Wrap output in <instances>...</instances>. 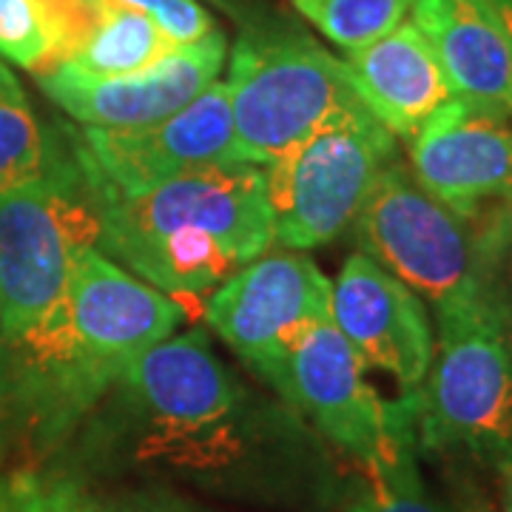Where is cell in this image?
Returning a JSON list of instances; mask_svg holds the SVG:
<instances>
[{
    "mask_svg": "<svg viewBox=\"0 0 512 512\" xmlns=\"http://www.w3.org/2000/svg\"><path fill=\"white\" fill-rule=\"evenodd\" d=\"M89 3H111V6L140 12L154 20L165 35L180 46L197 43L220 29L214 15L202 6L200 0H89Z\"/></svg>",
    "mask_w": 512,
    "mask_h": 512,
    "instance_id": "603a6c76",
    "label": "cell"
},
{
    "mask_svg": "<svg viewBox=\"0 0 512 512\" xmlns=\"http://www.w3.org/2000/svg\"><path fill=\"white\" fill-rule=\"evenodd\" d=\"M339 52H356L410 18L413 0H291Z\"/></svg>",
    "mask_w": 512,
    "mask_h": 512,
    "instance_id": "44dd1931",
    "label": "cell"
},
{
    "mask_svg": "<svg viewBox=\"0 0 512 512\" xmlns=\"http://www.w3.org/2000/svg\"><path fill=\"white\" fill-rule=\"evenodd\" d=\"M103 501L114 512H217L205 507L200 501H191L177 490H163V487H123L117 493L103 495Z\"/></svg>",
    "mask_w": 512,
    "mask_h": 512,
    "instance_id": "cb8c5ba5",
    "label": "cell"
},
{
    "mask_svg": "<svg viewBox=\"0 0 512 512\" xmlns=\"http://www.w3.org/2000/svg\"><path fill=\"white\" fill-rule=\"evenodd\" d=\"M262 382L359 467L376 464L399 444L416 439L410 393L399 402H384L367 382L362 359L330 319L308 330Z\"/></svg>",
    "mask_w": 512,
    "mask_h": 512,
    "instance_id": "9c48e42d",
    "label": "cell"
},
{
    "mask_svg": "<svg viewBox=\"0 0 512 512\" xmlns=\"http://www.w3.org/2000/svg\"><path fill=\"white\" fill-rule=\"evenodd\" d=\"M498 473V512H512V458L495 464Z\"/></svg>",
    "mask_w": 512,
    "mask_h": 512,
    "instance_id": "484cf974",
    "label": "cell"
},
{
    "mask_svg": "<svg viewBox=\"0 0 512 512\" xmlns=\"http://www.w3.org/2000/svg\"><path fill=\"white\" fill-rule=\"evenodd\" d=\"M228 103L239 163L268 168L311 134L367 106L345 60L282 20H251L231 49Z\"/></svg>",
    "mask_w": 512,
    "mask_h": 512,
    "instance_id": "277c9868",
    "label": "cell"
},
{
    "mask_svg": "<svg viewBox=\"0 0 512 512\" xmlns=\"http://www.w3.org/2000/svg\"><path fill=\"white\" fill-rule=\"evenodd\" d=\"M501 262H504V285H498V302H501V311L507 316V325L512 330V228Z\"/></svg>",
    "mask_w": 512,
    "mask_h": 512,
    "instance_id": "d4e9b609",
    "label": "cell"
},
{
    "mask_svg": "<svg viewBox=\"0 0 512 512\" xmlns=\"http://www.w3.org/2000/svg\"><path fill=\"white\" fill-rule=\"evenodd\" d=\"M0 501L6 512H114L80 476L40 467H26L3 478Z\"/></svg>",
    "mask_w": 512,
    "mask_h": 512,
    "instance_id": "7402d4cb",
    "label": "cell"
},
{
    "mask_svg": "<svg viewBox=\"0 0 512 512\" xmlns=\"http://www.w3.org/2000/svg\"><path fill=\"white\" fill-rule=\"evenodd\" d=\"M94 20L72 49V55L60 63L86 74L109 77V74L140 72L160 63L180 43H174L163 29L146 15L131 12L111 3H92Z\"/></svg>",
    "mask_w": 512,
    "mask_h": 512,
    "instance_id": "ac0fdd59",
    "label": "cell"
},
{
    "mask_svg": "<svg viewBox=\"0 0 512 512\" xmlns=\"http://www.w3.org/2000/svg\"><path fill=\"white\" fill-rule=\"evenodd\" d=\"M410 20L430 40L456 97L512 111V43L487 0H413Z\"/></svg>",
    "mask_w": 512,
    "mask_h": 512,
    "instance_id": "2e32d148",
    "label": "cell"
},
{
    "mask_svg": "<svg viewBox=\"0 0 512 512\" xmlns=\"http://www.w3.org/2000/svg\"><path fill=\"white\" fill-rule=\"evenodd\" d=\"M69 146L40 123L20 80L0 60V191L43 177Z\"/></svg>",
    "mask_w": 512,
    "mask_h": 512,
    "instance_id": "ffe728a7",
    "label": "cell"
},
{
    "mask_svg": "<svg viewBox=\"0 0 512 512\" xmlns=\"http://www.w3.org/2000/svg\"><path fill=\"white\" fill-rule=\"evenodd\" d=\"M225 60L228 37L217 29L140 72L97 77L57 63L37 74V83L83 128H140L171 117L214 86Z\"/></svg>",
    "mask_w": 512,
    "mask_h": 512,
    "instance_id": "4fadbf2b",
    "label": "cell"
},
{
    "mask_svg": "<svg viewBox=\"0 0 512 512\" xmlns=\"http://www.w3.org/2000/svg\"><path fill=\"white\" fill-rule=\"evenodd\" d=\"M330 319V279L305 251L262 254L205 299V325L262 379Z\"/></svg>",
    "mask_w": 512,
    "mask_h": 512,
    "instance_id": "8fae6325",
    "label": "cell"
},
{
    "mask_svg": "<svg viewBox=\"0 0 512 512\" xmlns=\"http://www.w3.org/2000/svg\"><path fill=\"white\" fill-rule=\"evenodd\" d=\"M393 160L396 137L367 109L282 154L265 168L274 245L313 251L342 237Z\"/></svg>",
    "mask_w": 512,
    "mask_h": 512,
    "instance_id": "ba28073f",
    "label": "cell"
},
{
    "mask_svg": "<svg viewBox=\"0 0 512 512\" xmlns=\"http://www.w3.org/2000/svg\"><path fill=\"white\" fill-rule=\"evenodd\" d=\"M419 456L416 439H410L362 467V487L345 498L339 512H490L473 495L439 493L421 473Z\"/></svg>",
    "mask_w": 512,
    "mask_h": 512,
    "instance_id": "d6986e66",
    "label": "cell"
},
{
    "mask_svg": "<svg viewBox=\"0 0 512 512\" xmlns=\"http://www.w3.org/2000/svg\"><path fill=\"white\" fill-rule=\"evenodd\" d=\"M0 512H6V507H3V501H0Z\"/></svg>",
    "mask_w": 512,
    "mask_h": 512,
    "instance_id": "83f0119b",
    "label": "cell"
},
{
    "mask_svg": "<svg viewBox=\"0 0 512 512\" xmlns=\"http://www.w3.org/2000/svg\"><path fill=\"white\" fill-rule=\"evenodd\" d=\"M100 239V200L72 140L43 177L0 191V342L35 330L55 311Z\"/></svg>",
    "mask_w": 512,
    "mask_h": 512,
    "instance_id": "52a82bcc",
    "label": "cell"
},
{
    "mask_svg": "<svg viewBox=\"0 0 512 512\" xmlns=\"http://www.w3.org/2000/svg\"><path fill=\"white\" fill-rule=\"evenodd\" d=\"M330 322L367 370L387 373L402 393L419 390L436 353L433 322L419 293L376 259L356 251L330 279Z\"/></svg>",
    "mask_w": 512,
    "mask_h": 512,
    "instance_id": "5bb4252c",
    "label": "cell"
},
{
    "mask_svg": "<svg viewBox=\"0 0 512 512\" xmlns=\"http://www.w3.org/2000/svg\"><path fill=\"white\" fill-rule=\"evenodd\" d=\"M342 60L367 111L404 143L456 97L430 40L410 18Z\"/></svg>",
    "mask_w": 512,
    "mask_h": 512,
    "instance_id": "9a60e30c",
    "label": "cell"
},
{
    "mask_svg": "<svg viewBox=\"0 0 512 512\" xmlns=\"http://www.w3.org/2000/svg\"><path fill=\"white\" fill-rule=\"evenodd\" d=\"M487 3H490V9L498 15V20H501V26H504V32H507L512 43V0H487Z\"/></svg>",
    "mask_w": 512,
    "mask_h": 512,
    "instance_id": "4316f807",
    "label": "cell"
},
{
    "mask_svg": "<svg viewBox=\"0 0 512 512\" xmlns=\"http://www.w3.org/2000/svg\"><path fill=\"white\" fill-rule=\"evenodd\" d=\"M177 299L94 248L35 330L0 342V410L35 456L63 447L128 365L174 336Z\"/></svg>",
    "mask_w": 512,
    "mask_h": 512,
    "instance_id": "7a4b0ae2",
    "label": "cell"
},
{
    "mask_svg": "<svg viewBox=\"0 0 512 512\" xmlns=\"http://www.w3.org/2000/svg\"><path fill=\"white\" fill-rule=\"evenodd\" d=\"M72 148L97 194H137L211 165L237 163L225 80L140 128H80Z\"/></svg>",
    "mask_w": 512,
    "mask_h": 512,
    "instance_id": "30bf717a",
    "label": "cell"
},
{
    "mask_svg": "<svg viewBox=\"0 0 512 512\" xmlns=\"http://www.w3.org/2000/svg\"><path fill=\"white\" fill-rule=\"evenodd\" d=\"M433 365L413 402L419 453L512 458V330L498 293H481L436 313Z\"/></svg>",
    "mask_w": 512,
    "mask_h": 512,
    "instance_id": "8992f818",
    "label": "cell"
},
{
    "mask_svg": "<svg viewBox=\"0 0 512 512\" xmlns=\"http://www.w3.org/2000/svg\"><path fill=\"white\" fill-rule=\"evenodd\" d=\"M359 251L402 279L439 313L498 293L512 220H467L436 200L399 157L384 168L356 217Z\"/></svg>",
    "mask_w": 512,
    "mask_h": 512,
    "instance_id": "5b68a950",
    "label": "cell"
},
{
    "mask_svg": "<svg viewBox=\"0 0 512 512\" xmlns=\"http://www.w3.org/2000/svg\"><path fill=\"white\" fill-rule=\"evenodd\" d=\"M97 200L100 251L180 305L217 291L274 248L262 165H211L137 194H97Z\"/></svg>",
    "mask_w": 512,
    "mask_h": 512,
    "instance_id": "3957f363",
    "label": "cell"
},
{
    "mask_svg": "<svg viewBox=\"0 0 512 512\" xmlns=\"http://www.w3.org/2000/svg\"><path fill=\"white\" fill-rule=\"evenodd\" d=\"M92 476L282 510L339 495L328 441L285 402L239 382L202 330L174 333L134 359L83 421Z\"/></svg>",
    "mask_w": 512,
    "mask_h": 512,
    "instance_id": "6da1fadb",
    "label": "cell"
},
{
    "mask_svg": "<svg viewBox=\"0 0 512 512\" xmlns=\"http://www.w3.org/2000/svg\"><path fill=\"white\" fill-rule=\"evenodd\" d=\"M407 157L413 177L461 217H512V111L453 97L407 140Z\"/></svg>",
    "mask_w": 512,
    "mask_h": 512,
    "instance_id": "7c38bea8",
    "label": "cell"
},
{
    "mask_svg": "<svg viewBox=\"0 0 512 512\" xmlns=\"http://www.w3.org/2000/svg\"><path fill=\"white\" fill-rule=\"evenodd\" d=\"M92 20L89 0H0V60L37 77L72 55Z\"/></svg>",
    "mask_w": 512,
    "mask_h": 512,
    "instance_id": "e0dca14e",
    "label": "cell"
}]
</instances>
